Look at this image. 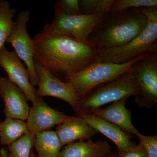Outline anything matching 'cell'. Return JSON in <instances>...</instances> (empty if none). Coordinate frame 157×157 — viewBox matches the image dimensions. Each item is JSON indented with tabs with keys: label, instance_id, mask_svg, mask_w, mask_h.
<instances>
[{
	"label": "cell",
	"instance_id": "52a82bcc",
	"mask_svg": "<svg viewBox=\"0 0 157 157\" xmlns=\"http://www.w3.org/2000/svg\"><path fill=\"white\" fill-rule=\"evenodd\" d=\"M30 17L28 10H22L18 13L12 32L6 42L12 45L17 56L24 62L28 70L30 81L34 86H38V78L34 66L33 42L27 29Z\"/></svg>",
	"mask_w": 157,
	"mask_h": 157
},
{
	"label": "cell",
	"instance_id": "277c9868",
	"mask_svg": "<svg viewBox=\"0 0 157 157\" xmlns=\"http://www.w3.org/2000/svg\"><path fill=\"white\" fill-rule=\"evenodd\" d=\"M140 88L135 76L127 72L98 86L79 101L77 115L90 114L106 104L139 94Z\"/></svg>",
	"mask_w": 157,
	"mask_h": 157
},
{
	"label": "cell",
	"instance_id": "2e32d148",
	"mask_svg": "<svg viewBox=\"0 0 157 157\" xmlns=\"http://www.w3.org/2000/svg\"><path fill=\"white\" fill-rule=\"evenodd\" d=\"M111 149L107 140L94 141L91 138L67 144L59 157H107L112 152Z\"/></svg>",
	"mask_w": 157,
	"mask_h": 157
},
{
	"label": "cell",
	"instance_id": "7a4b0ae2",
	"mask_svg": "<svg viewBox=\"0 0 157 157\" xmlns=\"http://www.w3.org/2000/svg\"><path fill=\"white\" fill-rule=\"evenodd\" d=\"M147 18L140 9H131L103 17L87 39L98 50L126 45L142 33Z\"/></svg>",
	"mask_w": 157,
	"mask_h": 157
},
{
	"label": "cell",
	"instance_id": "4fadbf2b",
	"mask_svg": "<svg viewBox=\"0 0 157 157\" xmlns=\"http://www.w3.org/2000/svg\"><path fill=\"white\" fill-rule=\"evenodd\" d=\"M127 100L116 101L105 108L95 109L90 114L114 124L128 134L136 135L139 132L132 124L131 111L126 107Z\"/></svg>",
	"mask_w": 157,
	"mask_h": 157
},
{
	"label": "cell",
	"instance_id": "5bb4252c",
	"mask_svg": "<svg viewBox=\"0 0 157 157\" xmlns=\"http://www.w3.org/2000/svg\"><path fill=\"white\" fill-rule=\"evenodd\" d=\"M56 132L62 146L73 143L76 140L91 139L98 133L80 115L69 116L63 122L58 126Z\"/></svg>",
	"mask_w": 157,
	"mask_h": 157
},
{
	"label": "cell",
	"instance_id": "5b68a950",
	"mask_svg": "<svg viewBox=\"0 0 157 157\" xmlns=\"http://www.w3.org/2000/svg\"><path fill=\"white\" fill-rule=\"evenodd\" d=\"M147 54L126 63L95 62L78 72L66 76L65 81L73 86L81 100L98 86L130 72L132 64Z\"/></svg>",
	"mask_w": 157,
	"mask_h": 157
},
{
	"label": "cell",
	"instance_id": "e0dca14e",
	"mask_svg": "<svg viewBox=\"0 0 157 157\" xmlns=\"http://www.w3.org/2000/svg\"><path fill=\"white\" fill-rule=\"evenodd\" d=\"M34 147L36 157H59L62 146L56 132L48 130L36 135Z\"/></svg>",
	"mask_w": 157,
	"mask_h": 157
},
{
	"label": "cell",
	"instance_id": "cb8c5ba5",
	"mask_svg": "<svg viewBox=\"0 0 157 157\" xmlns=\"http://www.w3.org/2000/svg\"><path fill=\"white\" fill-rule=\"evenodd\" d=\"M148 157H157V135L146 136L138 132L136 135Z\"/></svg>",
	"mask_w": 157,
	"mask_h": 157
},
{
	"label": "cell",
	"instance_id": "83f0119b",
	"mask_svg": "<svg viewBox=\"0 0 157 157\" xmlns=\"http://www.w3.org/2000/svg\"><path fill=\"white\" fill-rule=\"evenodd\" d=\"M30 157H36V155L33 152V151H31L30 154Z\"/></svg>",
	"mask_w": 157,
	"mask_h": 157
},
{
	"label": "cell",
	"instance_id": "8992f818",
	"mask_svg": "<svg viewBox=\"0 0 157 157\" xmlns=\"http://www.w3.org/2000/svg\"><path fill=\"white\" fill-rule=\"evenodd\" d=\"M130 73L139 84L135 101L140 107L151 108L157 104V50L151 52L132 64Z\"/></svg>",
	"mask_w": 157,
	"mask_h": 157
},
{
	"label": "cell",
	"instance_id": "9c48e42d",
	"mask_svg": "<svg viewBox=\"0 0 157 157\" xmlns=\"http://www.w3.org/2000/svg\"><path fill=\"white\" fill-rule=\"evenodd\" d=\"M34 63L38 78L37 97L59 98L68 103L76 111L80 99L73 86L67 82L61 81L35 59Z\"/></svg>",
	"mask_w": 157,
	"mask_h": 157
},
{
	"label": "cell",
	"instance_id": "d4e9b609",
	"mask_svg": "<svg viewBox=\"0 0 157 157\" xmlns=\"http://www.w3.org/2000/svg\"><path fill=\"white\" fill-rule=\"evenodd\" d=\"M117 157H148L144 147L140 143L135 144L126 151H117Z\"/></svg>",
	"mask_w": 157,
	"mask_h": 157
},
{
	"label": "cell",
	"instance_id": "4316f807",
	"mask_svg": "<svg viewBox=\"0 0 157 157\" xmlns=\"http://www.w3.org/2000/svg\"><path fill=\"white\" fill-rule=\"evenodd\" d=\"M107 157H117V155L116 152H111V153Z\"/></svg>",
	"mask_w": 157,
	"mask_h": 157
},
{
	"label": "cell",
	"instance_id": "ac0fdd59",
	"mask_svg": "<svg viewBox=\"0 0 157 157\" xmlns=\"http://www.w3.org/2000/svg\"><path fill=\"white\" fill-rule=\"evenodd\" d=\"M28 131L24 121L6 117L0 123V141L3 145L9 146Z\"/></svg>",
	"mask_w": 157,
	"mask_h": 157
},
{
	"label": "cell",
	"instance_id": "ffe728a7",
	"mask_svg": "<svg viewBox=\"0 0 157 157\" xmlns=\"http://www.w3.org/2000/svg\"><path fill=\"white\" fill-rule=\"evenodd\" d=\"M36 135L28 131L8 146L9 157H30Z\"/></svg>",
	"mask_w": 157,
	"mask_h": 157
},
{
	"label": "cell",
	"instance_id": "d6986e66",
	"mask_svg": "<svg viewBox=\"0 0 157 157\" xmlns=\"http://www.w3.org/2000/svg\"><path fill=\"white\" fill-rule=\"evenodd\" d=\"M16 9H11L9 2L0 0V50L10 36L14 25L13 17L16 13Z\"/></svg>",
	"mask_w": 157,
	"mask_h": 157
},
{
	"label": "cell",
	"instance_id": "8fae6325",
	"mask_svg": "<svg viewBox=\"0 0 157 157\" xmlns=\"http://www.w3.org/2000/svg\"><path fill=\"white\" fill-rule=\"evenodd\" d=\"M0 95L2 98L6 117L25 121L30 107L22 90L8 77H0Z\"/></svg>",
	"mask_w": 157,
	"mask_h": 157
},
{
	"label": "cell",
	"instance_id": "30bf717a",
	"mask_svg": "<svg viewBox=\"0 0 157 157\" xmlns=\"http://www.w3.org/2000/svg\"><path fill=\"white\" fill-rule=\"evenodd\" d=\"M0 67L8 74V78L22 91L32 104L38 98L36 90L31 84L28 70L14 51H9L4 46L0 50Z\"/></svg>",
	"mask_w": 157,
	"mask_h": 157
},
{
	"label": "cell",
	"instance_id": "3957f363",
	"mask_svg": "<svg viewBox=\"0 0 157 157\" xmlns=\"http://www.w3.org/2000/svg\"><path fill=\"white\" fill-rule=\"evenodd\" d=\"M140 9L147 18L146 26L142 33L123 46L99 50L97 61L126 63L142 55L157 50V7Z\"/></svg>",
	"mask_w": 157,
	"mask_h": 157
},
{
	"label": "cell",
	"instance_id": "f1b7e54d",
	"mask_svg": "<svg viewBox=\"0 0 157 157\" xmlns=\"http://www.w3.org/2000/svg\"><path fill=\"white\" fill-rule=\"evenodd\" d=\"M0 157H1V155H0Z\"/></svg>",
	"mask_w": 157,
	"mask_h": 157
},
{
	"label": "cell",
	"instance_id": "6da1fadb",
	"mask_svg": "<svg viewBox=\"0 0 157 157\" xmlns=\"http://www.w3.org/2000/svg\"><path fill=\"white\" fill-rule=\"evenodd\" d=\"M33 40L34 59L52 74L66 77L97 61L99 57L95 46L68 35L42 31Z\"/></svg>",
	"mask_w": 157,
	"mask_h": 157
},
{
	"label": "cell",
	"instance_id": "484cf974",
	"mask_svg": "<svg viewBox=\"0 0 157 157\" xmlns=\"http://www.w3.org/2000/svg\"><path fill=\"white\" fill-rule=\"evenodd\" d=\"M0 155L2 157H9L8 151L5 148H2L0 150Z\"/></svg>",
	"mask_w": 157,
	"mask_h": 157
},
{
	"label": "cell",
	"instance_id": "ba28073f",
	"mask_svg": "<svg viewBox=\"0 0 157 157\" xmlns=\"http://www.w3.org/2000/svg\"><path fill=\"white\" fill-rule=\"evenodd\" d=\"M104 17L96 14H55L53 21L46 24L42 31L64 34L87 41L90 35Z\"/></svg>",
	"mask_w": 157,
	"mask_h": 157
},
{
	"label": "cell",
	"instance_id": "44dd1931",
	"mask_svg": "<svg viewBox=\"0 0 157 157\" xmlns=\"http://www.w3.org/2000/svg\"><path fill=\"white\" fill-rule=\"evenodd\" d=\"M114 0H79V8L83 14H99L107 16L109 14Z\"/></svg>",
	"mask_w": 157,
	"mask_h": 157
},
{
	"label": "cell",
	"instance_id": "7402d4cb",
	"mask_svg": "<svg viewBox=\"0 0 157 157\" xmlns=\"http://www.w3.org/2000/svg\"><path fill=\"white\" fill-rule=\"evenodd\" d=\"M157 7V0H114L109 14L131 9Z\"/></svg>",
	"mask_w": 157,
	"mask_h": 157
},
{
	"label": "cell",
	"instance_id": "9a60e30c",
	"mask_svg": "<svg viewBox=\"0 0 157 157\" xmlns=\"http://www.w3.org/2000/svg\"><path fill=\"white\" fill-rule=\"evenodd\" d=\"M80 116L97 132L111 140L117 147L118 151H126L135 144L132 141V135L124 132L114 124L92 114Z\"/></svg>",
	"mask_w": 157,
	"mask_h": 157
},
{
	"label": "cell",
	"instance_id": "7c38bea8",
	"mask_svg": "<svg viewBox=\"0 0 157 157\" xmlns=\"http://www.w3.org/2000/svg\"><path fill=\"white\" fill-rule=\"evenodd\" d=\"M64 113L52 109L39 98L30 109L26 124L29 131L36 135L59 125L69 117Z\"/></svg>",
	"mask_w": 157,
	"mask_h": 157
},
{
	"label": "cell",
	"instance_id": "603a6c76",
	"mask_svg": "<svg viewBox=\"0 0 157 157\" xmlns=\"http://www.w3.org/2000/svg\"><path fill=\"white\" fill-rule=\"evenodd\" d=\"M78 15L81 12L78 0H58L55 5V14Z\"/></svg>",
	"mask_w": 157,
	"mask_h": 157
}]
</instances>
